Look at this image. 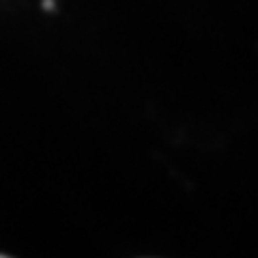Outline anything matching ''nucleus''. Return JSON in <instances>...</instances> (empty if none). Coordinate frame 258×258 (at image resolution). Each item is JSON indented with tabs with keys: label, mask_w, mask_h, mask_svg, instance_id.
Returning <instances> with one entry per match:
<instances>
[{
	"label": "nucleus",
	"mask_w": 258,
	"mask_h": 258,
	"mask_svg": "<svg viewBox=\"0 0 258 258\" xmlns=\"http://www.w3.org/2000/svg\"><path fill=\"white\" fill-rule=\"evenodd\" d=\"M43 7H45V11H52L54 9V0H43Z\"/></svg>",
	"instance_id": "f257e3e1"
},
{
	"label": "nucleus",
	"mask_w": 258,
	"mask_h": 258,
	"mask_svg": "<svg viewBox=\"0 0 258 258\" xmlns=\"http://www.w3.org/2000/svg\"><path fill=\"white\" fill-rule=\"evenodd\" d=\"M0 258H3V254H0Z\"/></svg>",
	"instance_id": "f03ea898"
}]
</instances>
